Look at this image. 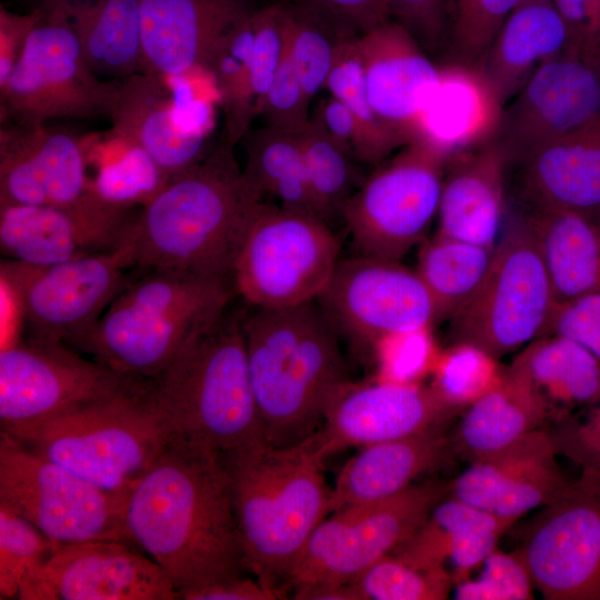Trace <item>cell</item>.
<instances>
[{
    "instance_id": "cell-53",
    "label": "cell",
    "mask_w": 600,
    "mask_h": 600,
    "mask_svg": "<svg viewBox=\"0 0 600 600\" xmlns=\"http://www.w3.org/2000/svg\"><path fill=\"white\" fill-rule=\"evenodd\" d=\"M570 338L600 359V292L556 302L546 334Z\"/></svg>"
},
{
    "instance_id": "cell-26",
    "label": "cell",
    "mask_w": 600,
    "mask_h": 600,
    "mask_svg": "<svg viewBox=\"0 0 600 600\" xmlns=\"http://www.w3.org/2000/svg\"><path fill=\"white\" fill-rule=\"evenodd\" d=\"M507 159L494 139L450 156L438 209V233L496 247L506 194Z\"/></svg>"
},
{
    "instance_id": "cell-4",
    "label": "cell",
    "mask_w": 600,
    "mask_h": 600,
    "mask_svg": "<svg viewBox=\"0 0 600 600\" xmlns=\"http://www.w3.org/2000/svg\"><path fill=\"white\" fill-rule=\"evenodd\" d=\"M247 572L284 599L291 571L317 526L331 513V488L310 438L262 443L222 457Z\"/></svg>"
},
{
    "instance_id": "cell-40",
    "label": "cell",
    "mask_w": 600,
    "mask_h": 600,
    "mask_svg": "<svg viewBox=\"0 0 600 600\" xmlns=\"http://www.w3.org/2000/svg\"><path fill=\"white\" fill-rule=\"evenodd\" d=\"M309 186L322 218L341 217L348 200L366 178L354 157L336 146L309 120L300 133Z\"/></svg>"
},
{
    "instance_id": "cell-56",
    "label": "cell",
    "mask_w": 600,
    "mask_h": 600,
    "mask_svg": "<svg viewBox=\"0 0 600 600\" xmlns=\"http://www.w3.org/2000/svg\"><path fill=\"white\" fill-rule=\"evenodd\" d=\"M310 122L336 146L357 159V123L340 99L331 93L321 98L310 113Z\"/></svg>"
},
{
    "instance_id": "cell-27",
    "label": "cell",
    "mask_w": 600,
    "mask_h": 600,
    "mask_svg": "<svg viewBox=\"0 0 600 600\" xmlns=\"http://www.w3.org/2000/svg\"><path fill=\"white\" fill-rule=\"evenodd\" d=\"M111 130L141 148L169 176L202 160L212 147L177 119L164 78L137 72L119 81Z\"/></svg>"
},
{
    "instance_id": "cell-19",
    "label": "cell",
    "mask_w": 600,
    "mask_h": 600,
    "mask_svg": "<svg viewBox=\"0 0 600 600\" xmlns=\"http://www.w3.org/2000/svg\"><path fill=\"white\" fill-rule=\"evenodd\" d=\"M140 208L106 202L93 191L68 204L0 206L4 259L49 266L120 248Z\"/></svg>"
},
{
    "instance_id": "cell-11",
    "label": "cell",
    "mask_w": 600,
    "mask_h": 600,
    "mask_svg": "<svg viewBox=\"0 0 600 600\" xmlns=\"http://www.w3.org/2000/svg\"><path fill=\"white\" fill-rule=\"evenodd\" d=\"M126 499L127 496L100 489L0 431V504L27 519L59 546L96 540L132 544L124 527Z\"/></svg>"
},
{
    "instance_id": "cell-50",
    "label": "cell",
    "mask_w": 600,
    "mask_h": 600,
    "mask_svg": "<svg viewBox=\"0 0 600 600\" xmlns=\"http://www.w3.org/2000/svg\"><path fill=\"white\" fill-rule=\"evenodd\" d=\"M382 364L380 378L418 383L417 379L428 369H433L439 356L434 354L429 329L394 336L377 347Z\"/></svg>"
},
{
    "instance_id": "cell-1",
    "label": "cell",
    "mask_w": 600,
    "mask_h": 600,
    "mask_svg": "<svg viewBox=\"0 0 600 600\" xmlns=\"http://www.w3.org/2000/svg\"><path fill=\"white\" fill-rule=\"evenodd\" d=\"M129 540L182 594L244 576L228 472L220 454L170 436L127 494Z\"/></svg>"
},
{
    "instance_id": "cell-42",
    "label": "cell",
    "mask_w": 600,
    "mask_h": 600,
    "mask_svg": "<svg viewBox=\"0 0 600 600\" xmlns=\"http://www.w3.org/2000/svg\"><path fill=\"white\" fill-rule=\"evenodd\" d=\"M98 163L92 191L118 207L142 208L170 179L147 152L123 138L120 153Z\"/></svg>"
},
{
    "instance_id": "cell-37",
    "label": "cell",
    "mask_w": 600,
    "mask_h": 600,
    "mask_svg": "<svg viewBox=\"0 0 600 600\" xmlns=\"http://www.w3.org/2000/svg\"><path fill=\"white\" fill-rule=\"evenodd\" d=\"M493 251L438 232L423 242L416 271L433 299L437 322L449 320L477 292Z\"/></svg>"
},
{
    "instance_id": "cell-49",
    "label": "cell",
    "mask_w": 600,
    "mask_h": 600,
    "mask_svg": "<svg viewBox=\"0 0 600 600\" xmlns=\"http://www.w3.org/2000/svg\"><path fill=\"white\" fill-rule=\"evenodd\" d=\"M310 103L286 44L283 59L266 97L260 118L266 127L299 134L309 123Z\"/></svg>"
},
{
    "instance_id": "cell-43",
    "label": "cell",
    "mask_w": 600,
    "mask_h": 600,
    "mask_svg": "<svg viewBox=\"0 0 600 600\" xmlns=\"http://www.w3.org/2000/svg\"><path fill=\"white\" fill-rule=\"evenodd\" d=\"M521 0H446L450 62L481 66L498 31Z\"/></svg>"
},
{
    "instance_id": "cell-32",
    "label": "cell",
    "mask_w": 600,
    "mask_h": 600,
    "mask_svg": "<svg viewBox=\"0 0 600 600\" xmlns=\"http://www.w3.org/2000/svg\"><path fill=\"white\" fill-rule=\"evenodd\" d=\"M546 267L556 302L600 292V231L590 213L522 206Z\"/></svg>"
},
{
    "instance_id": "cell-16",
    "label": "cell",
    "mask_w": 600,
    "mask_h": 600,
    "mask_svg": "<svg viewBox=\"0 0 600 600\" xmlns=\"http://www.w3.org/2000/svg\"><path fill=\"white\" fill-rule=\"evenodd\" d=\"M547 600H600V471L580 476L527 523L519 548Z\"/></svg>"
},
{
    "instance_id": "cell-8",
    "label": "cell",
    "mask_w": 600,
    "mask_h": 600,
    "mask_svg": "<svg viewBox=\"0 0 600 600\" xmlns=\"http://www.w3.org/2000/svg\"><path fill=\"white\" fill-rule=\"evenodd\" d=\"M554 303L538 246L519 213L497 242L482 284L449 319L448 339L499 360L546 334Z\"/></svg>"
},
{
    "instance_id": "cell-39",
    "label": "cell",
    "mask_w": 600,
    "mask_h": 600,
    "mask_svg": "<svg viewBox=\"0 0 600 600\" xmlns=\"http://www.w3.org/2000/svg\"><path fill=\"white\" fill-rule=\"evenodd\" d=\"M358 39L340 44L324 89L353 114L358 129V161L377 166L403 144L381 123L370 104Z\"/></svg>"
},
{
    "instance_id": "cell-33",
    "label": "cell",
    "mask_w": 600,
    "mask_h": 600,
    "mask_svg": "<svg viewBox=\"0 0 600 600\" xmlns=\"http://www.w3.org/2000/svg\"><path fill=\"white\" fill-rule=\"evenodd\" d=\"M568 46V29L553 0H521L480 67L504 106L539 66Z\"/></svg>"
},
{
    "instance_id": "cell-47",
    "label": "cell",
    "mask_w": 600,
    "mask_h": 600,
    "mask_svg": "<svg viewBox=\"0 0 600 600\" xmlns=\"http://www.w3.org/2000/svg\"><path fill=\"white\" fill-rule=\"evenodd\" d=\"M476 578L457 583V600H531L536 590L528 564L519 549H497L480 567ZM478 570V571H479Z\"/></svg>"
},
{
    "instance_id": "cell-24",
    "label": "cell",
    "mask_w": 600,
    "mask_h": 600,
    "mask_svg": "<svg viewBox=\"0 0 600 600\" xmlns=\"http://www.w3.org/2000/svg\"><path fill=\"white\" fill-rule=\"evenodd\" d=\"M250 0H140L141 72L182 77L209 69Z\"/></svg>"
},
{
    "instance_id": "cell-44",
    "label": "cell",
    "mask_w": 600,
    "mask_h": 600,
    "mask_svg": "<svg viewBox=\"0 0 600 600\" xmlns=\"http://www.w3.org/2000/svg\"><path fill=\"white\" fill-rule=\"evenodd\" d=\"M498 359L467 343H451L437 359L430 388L458 412L476 402L499 381Z\"/></svg>"
},
{
    "instance_id": "cell-7",
    "label": "cell",
    "mask_w": 600,
    "mask_h": 600,
    "mask_svg": "<svg viewBox=\"0 0 600 600\" xmlns=\"http://www.w3.org/2000/svg\"><path fill=\"white\" fill-rule=\"evenodd\" d=\"M150 389L3 431L100 489L127 496L170 440Z\"/></svg>"
},
{
    "instance_id": "cell-28",
    "label": "cell",
    "mask_w": 600,
    "mask_h": 600,
    "mask_svg": "<svg viewBox=\"0 0 600 600\" xmlns=\"http://www.w3.org/2000/svg\"><path fill=\"white\" fill-rule=\"evenodd\" d=\"M522 206L600 209V118L544 143L514 166Z\"/></svg>"
},
{
    "instance_id": "cell-38",
    "label": "cell",
    "mask_w": 600,
    "mask_h": 600,
    "mask_svg": "<svg viewBox=\"0 0 600 600\" xmlns=\"http://www.w3.org/2000/svg\"><path fill=\"white\" fill-rule=\"evenodd\" d=\"M253 10L226 38L208 69L223 110L221 139L233 147L243 139L256 119L250 102Z\"/></svg>"
},
{
    "instance_id": "cell-52",
    "label": "cell",
    "mask_w": 600,
    "mask_h": 600,
    "mask_svg": "<svg viewBox=\"0 0 600 600\" xmlns=\"http://www.w3.org/2000/svg\"><path fill=\"white\" fill-rule=\"evenodd\" d=\"M390 20L404 27L431 57L446 52V0H384Z\"/></svg>"
},
{
    "instance_id": "cell-30",
    "label": "cell",
    "mask_w": 600,
    "mask_h": 600,
    "mask_svg": "<svg viewBox=\"0 0 600 600\" xmlns=\"http://www.w3.org/2000/svg\"><path fill=\"white\" fill-rule=\"evenodd\" d=\"M503 107L481 67L446 63L420 116L418 138L450 156L471 149L494 138Z\"/></svg>"
},
{
    "instance_id": "cell-13",
    "label": "cell",
    "mask_w": 600,
    "mask_h": 600,
    "mask_svg": "<svg viewBox=\"0 0 600 600\" xmlns=\"http://www.w3.org/2000/svg\"><path fill=\"white\" fill-rule=\"evenodd\" d=\"M37 10L39 21L19 61L0 87V122L30 124L58 118L109 119L119 81L98 77L74 33L58 17Z\"/></svg>"
},
{
    "instance_id": "cell-41",
    "label": "cell",
    "mask_w": 600,
    "mask_h": 600,
    "mask_svg": "<svg viewBox=\"0 0 600 600\" xmlns=\"http://www.w3.org/2000/svg\"><path fill=\"white\" fill-rule=\"evenodd\" d=\"M361 600H443L453 589L448 569L428 568L390 553L351 581Z\"/></svg>"
},
{
    "instance_id": "cell-55",
    "label": "cell",
    "mask_w": 600,
    "mask_h": 600,
    "mask_svg": "<svg viewBox=\"0 0 600 600\" xmlns=\"http://www.w3.org/2000/svg\"><path fill=\"white\" fill-rule=\"evenodd\" d=\"M39 18L40 12L34 8L16 12L0 6V87L19 61Z\"/></svg>"
},
{
    "instance_id": "cell-15",
    "label": "cell",
    "mask_w": 600,
    "mask_h": 600,
    "mask_svg": "<svg viewBox=\"0 0 600 600\" xmlns=\"http://www.w3.org/2000/svg\"><path fill=\"white\" fill-rule=\"evenodd\" d=\"M132 270L129 237L113 251L49 266L3 259L0 277L19 304L28 336L73 348L131 280Z\"/></svg>"
},
{
    "instance_id": "cell-20",
    "label": "cell",
    "mask_w": 600,
    "mask_h": 600,
    "mask_svg": "<svg viewBox=\"0 0 600 600\" xmlns=\"http://www.w3.org/2000/svg\"><path fill=\"white\" fill-rule=\"evenodd\" d=\"M134 546L96 540L60 546L23 580L21 600H174L172 581Z\"/></svg>"
},
{
    "instance_id": "cell-2",
    "label": "cell",
    "mask_w": 600,
    "mask_h": 600,
    "mask_svg": "<svg viewBox=\"0 0 600 600\" xmlns=\"http://www.w3.org/2000/svg\"><path fill=\"white\" fill-rule=\"evenodd\" d=\"M263 203L247 182L233 146L220 139L140 208L130 236L134 270L232 281L238 253Z\"/></svg>"
},
{
    "instance_id": "cell-58",
    "label": "cell",
    "mask_w": 600,
    "mask_h": 600,
    "mask_svg": "<svg viewBox=\"0 0 600 600\" xmlns=\"http://www.w3.org/2000/svg\"><path fill=\"white\" fill-rule=\"evenodd\" d=\"M297 600H361L351 582L343 584H320L294 589Z\"/></svg>"
},
{
    "instance_id": "cell-51",
    "label": "cell",
    "mask_w": 600,
    "mask_h": 600,
    "mask_svg": "<svg viewBox=\"0 0 600 600\" xmlns=\"http://www.w3.org/2000/svg\"><path fill=\"white\" fill-rule=\"evenodd\" d=\"M549 431L559 456L580 469L600 471V401Z\"/></svg>"
},
{
    "instance_id": "cell-57",
    "label": "cell",
    "mask_w": 600,
    "mask_h": 600,
    "mask_svg": "<svg viewBox=\"0 0 600 600\" xmlns=\"http://www.w3.org/2000/svg\"><path fill=\"white\" fill-rule=\"evenodd\" d=\"M184 600H277L284 599L279 592L263 586L259 580L244 576L216 582L182 594Z\"/></svg>"
},
{
    "instance_id": "cell-18",
    "label": "cell",
    "mask_w": 600,
    "mask_h": 600,
    "mask_svg": "<svg viewBox=\"0 0 600 600\" xmlns=\"http://www.w3.org/2000/svg\"><path fill=\"white\" fill-rule=\"evenodd\" d=\"M509 102L493 139L514 167L600 118V59L567 47L539 66Z\"/></svg>"
},
{
    "instance_id": "cell-9",
    "label": "cell",
    "mask_w": 600,
    "mask_h": 600,
    "mask_svg": "<svg viewBox=\"0 0 600 600\" xmlns=\"http://www.w3.org/2000/svg\"><path fill=\"white\" fill-rule=\"evenodd\" d=\"M339 250L326 220L264 202L238 253L234 291L257 308L316 300L336 270Z\"/></svg>"
},
{
    "instance_id": "cell-34",
    "label": "cell",
    "mask_w": 600,
    "mask_h": 600,
    "mask_svg": "<svg viewBox=\"0 0 600 600\" xmlns=\"http://www.w3.org/2000/svg\"><path fill=\"white\" fill-rule=\"evenodd\" d=\"M511 364L531 382L554 423L600 401V359L570 338L541 336L524 346Z\"/></svg>"
},
{
    "instance_id": "cell-14",
    "label": "cell",
    "mask_w": 600,
    "mask_h": 600,
    "mask_svg": "<svg viewBox=\"0 0 600 600\" xmlns=\"http://www.w3.org/2000/svg\"><path fill=\"white\" fill-rule=\"evenodd\" d=\"M151 380L120 373L70 346L28 336L0 351V424L11 430L121 394Z\"/></svg>"
},
{
    "instance_id": "cell-59",
    "label": "cell",
    "mask_w": 600,
    "mask_h": 600,
    "mask_svg": "<svg viewBox=\"0 0 600 600\" xmlns=\"http://www.w3.org/2000/svg\"><path fill=\"white\" fill-rule=\"evenodd\" d=\"M593 219L598 226V229L600 231V209H598L594 213H593Z\"/></svg>"
},
{
    "instance_id": "cell-29",
    "label": "cell",
    "mask_w": 600,
    "mask_h": 600,
    "mask_svg": "<svg viewBox=\"0 0 600 600\" xmlns=\"http://www.w3.org/2000/svg\"><path fill=\"white\" fill-rule=\"evenodd\" d=\"M443 426L360 448L331 488V512L394 496L438 467L452 447Z\"/></svg>"
},
{
    "instance_id": "cell-23",
    "label": "cell",
    "mask_w": 600,
    "mask_h": 600,
    "mask_svg": "<svg viewBox=\"0 0 600 600\" xmlns=\"http://www.w3.org/2000/svg\"><path fill=\"white\" fill-rule=\"evenodd\" d=\"M550 432L534 430L471 460L450 483L447 496L482 510L519 520L553 501L569 484Z\"/></svg>"
},
{
    "instance_id": "cell-6",
    "label": "cell",
    "mask_w": 600,
    "mask_h": 600,
    "mask_svg": "<svg viewBox=\"0 0 600 600\" xmlns=\"http://www.w3.org/2000/svg\"><path fill=\"white\" fill-rule=\"evenodd\" d=\"M230 282L144 271L131 278L73 349L120 373L152 380L196 331L228 308Z\"/></svg>"
},
{
    "instance_id": "cell-17",
    "label": "cell",
    "mask_w": 600,
    "mask_h": 600,
    "mask_svg": "<svg viewBox=\"0 0 600 600\" xmlns=\"http://www.w3.org/2000/svg\"><path fill=\"white\" fill-rule=\"evenodd\" d=\"M317 300L339 332L374 347L437 322L423 281L399 260L361 254L339 260Z\"/></svg>"
},
{
    "instance_id": "cell-25",
    "label": "cell",
    "mask_w": 600,
    "mask_h": 600,
    "mask_svg": "<svg viewBox=\"0 0 600 600\" xmlns=\"http://www.w3.org/2000/svg\"><path fill=\"white\" fill-rule=\"evenodd\" d=\"M358 46L370 104L406 146L418 138L420 116L439 81L440 66L392 20L361 36Z\"/></svg>"
},
{
    "instance_id": "cell-36",
    "label": "cell",
    "mask_w": 600,
    "mask_h": 600,
    "mask_svg": "<svg viewBox=\"0 0 600 600\" xmlns=\"http://www.w3.org/2000/svg\"><path fill=\"white\" fill-rule=\"evenodd\" d=\"M241 141L247 153L243 176L263 202L323 219L309 186L300 133L263 126L250 129Z\"/></svg>"
},
{
    "instance_id": "cell-21",
    "label": "cell",
    "mask_w": 600,
    "mask_h": 600,
    "mask_svg": "<svg viewBox=\"0 0 600 600\" xmlns=\"http://www.w3.org/2000/svg\"><path fill=\"white\" fill-rule=\"evenodd\" d=\"M457 412L430 388L379 378L342 384L329 401L319 430L310 437L327 458L352 447L411 436L446 423Z\"/></svg>"
},
{
    "instance_id": "cell-54",
    "label": "cell",
    "mask_w": 600,
    "mask_h": 600,
    "mask_svg": "<svg viewBox=\"0 0 600 600\" xmlns=\"http://www.w3.org/2000/svg\"><path fill=\"white\" fill-rule=\"evenodd\" d=\"M553 2L568 29V47L600 59V0Z\"/></svg>"
},
{
    "instance_id": "cell-35",
    "label": "cell",
    "mask_w": 600,
    "mask_h": 600,
    "mask_svg": "<svg viewBox=\"0 0 600 600\" xmlns=\"http://www.w3.org/2000/svg\"><path fill=\"white\" fill-rule=\"evenodd\" d=\"M549 420L540 394L510 363L497 384L464 409L452 444L472 460L541 429Z\"/></svg>"
},
{
    "instance_id": "cell-5",
    "label": "cell",
    "mask_w": 600,
    "mask_h": 600,
    "mask_svg": "<svg viewBox=\"0 0 600 600\" xmlns=\"http://www.w3.org/2000/svg\"><path fill=\"white\" fill-rule=\"evenodd\" d=\"M243 312L196 331L151 380L150 400L170 436L221 457L268 443L249 377Z\"/></svg>"
},
{
    "instance_id": "cell-31",
    "label": "cell",
    "mask_w": 600,
    "mask_h": 600,
    "mask_svg": "<svg viewBox=\"0 0 600 600\" xmlns=\"http://www.w3.org/2000/svg\"><path fill=\"white\" fill-rule=\"evenodd\" d=\"M77 37L98 77L120 81L141 72L140 0H29Z\"/></svg>"
},
{
    "instance_id": "cell-48",
    "label": "cell",
    "mask_w": 600,
    "mask_h": 600,
    "mask_svg": "<svg viewBox=\"0 0 600 600\" xmlns=\"http://www.w3.org/2000/svg\"><path fill=\"white\" fill-rule=\"evenodd\" d=\"M320 21L340 38H360L390 20L384 0H272Z\"/></svg>"
},
{
    "instance_id": "cell-46",
    "label": "cell",
    "mask_w": 600,
    "mask_h": 600,
    "mask_svg": "<svg viewBox=\"0 0 600 600\" xmlns=\"http://www.w3.org/2000/svg\"><path fill=\"white\" fill-rule=\"evenodd\" d=\"M59 547L27 519L0 504V598H18L26 577Z\"/></svg>"
},
{
    "instance_id": "cell-12",
    "label": "cell",
    "mask_w": 600,
    "mask_h": 600,
    "mask_svg": "<svg viewBox=\"0 0 600 600\" xmlns=\"http://www.w3.org/2000/svg\"><path fill=\"white\" fill-rule=\"evenodd\" d=\"M446 494L439 483L412 484L394 496L331 512L308 539L288 592L353 581L404 543Z\"/></svg>"
},
{
    "instance_id": "cell-22",
    "label": "cell",
    "mask_w": 600,
    "mask_h": 600,
    "mask_svg": "<svg viewBox=\"0 0 600 600\" xmlns=\"http://www.w3.org/2000/svg\"><path fill=\"white\" fill-rule=\"evenodd\" d=\"M0 123V206L68 204L92 192L90 137L49 122Z\"/></svg>"
},
{
    "instance_id": "cell-45",
    "label": "cell",
    "mask_w": 600,
    "mask_h": 600,
    "mask_svg": "<svg viewBox=\"0 0 600 600\" xmlns=\"http://www.w3.org/2000/svg\"><path fill=\"white\" fill-rule=\"evenodd\" d=\"M280 8L283 14L288 53L297 69L303 90L312 102L316 96L326 88L339 47L346 40L320 21L299 10L281 6Z\"/></svg>"
},
{
    "instance_id": "cell-10",
    "label": "cell",
    "mask_w": 600,
    "mask_h": 600,
    "mask_svg": "<svg viewBox=\"0 0 600 600\" xmlns=\"http://www.w3.org/2000/svg\"><path fill=\"white\" fill-rule=\"evenodd\" d=\"M449 158L417 138L377 164L341 216L361 256L400 260L423 240L438 214Z\"/></svg>"
},
{
    "instance_id": "cell-3",
    "label": "cell",
    "mask_w": 600,
    "mask_h": 600,
    "mask_svg": "<svg viewBox=\"0 0 600 600\" xmlns=\"http://www.w3.org/2000/svg\"><path fill=\"white\" fill-rule=\"evenodd\" d=\"M252 392L266 440L301 443L322 424L329 401L349 376L339 331L318 300L243 313Z\"/></svg>"
}]
</instances>
